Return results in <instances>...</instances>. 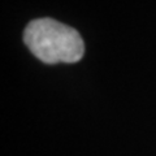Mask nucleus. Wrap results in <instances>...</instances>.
<instances>
[{
	"label": "nucleus",
	"mask_w": 156,
	"mask_h": 156,
	"mask_svg": "<svg viewBox=\"0 0 156 156\" xmlns=\"http://www.w3.org/2000/svg\"><path fill=\"white\" fill-rule=\"evenodd\" d=\"M23 42L35 57L46 64L77 62L85 53V43L76 29L52 18L29 22Z\"/></svg>",
	"instance_id": "1"
}]
</instances>
